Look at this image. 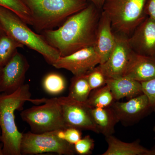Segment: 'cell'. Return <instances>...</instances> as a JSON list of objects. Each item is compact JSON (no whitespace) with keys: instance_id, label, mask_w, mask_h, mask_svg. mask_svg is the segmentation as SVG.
Masks as SVG:
<instances>
[{"instance_id":"cell-1","label":"cell","mask_w":155,"mask_h":155,"mask_svg":"<svg viewBox=\"0 0 155 155\" xmlns=\"http://www.w3.org/2000/svg\"><path fill=\"white\" fill-rule=\"evenodd\" d=\"M101 11L89 3L83 10L68 17L58 29L45 31L41 35L61 57L95 46Z\"/></svg>"},{"instance_id":"cell-2","label":"cell","mask_w":155,"mask_h":155,"mask_svg":"<svg viewBox=\"0 0 155 155\" xmlns=\"http://www.w3.org/2000/svg\"><path fill=\"white\" fill-rule=\"evenodd\" d=\"M31 96L28 84H24L10 94H0L2 155H21L20 144L22 133L19 132L16 125L15 112L22 110L26 102H31Z\"/></svg>"},{"instance_id":"cell-3","label":"cell","mask_w":155,"mask_h":155,"mask_svg":"<svg viewBox=\"0 0 155 155\" xmlns=\"http://www.w3.org/2000/svg\"><path fill=\"white\" fill-rule=\"evenodd\" d=\"M30 12L31 26L38 32L53 29L83 10L87 0H22Z\"/></svg>"},{"instance_id":"cell-4","label":"cell","mask_w":155,"mask_h":155,"mask_svg":"<svg viewBox=\"0 0 155 155\" xmlns=\"http://www.w3.org/2000/svg\"><path fill=\"white\" fill-rule=\"evenodd\" d=\"M0 25L9 36L40 54L50 65L53 66L61 57L59 52L50 45L41 34L30 29L14 12L1 6Z\"/></svg>"},{"instance_id":"cell-5","label":"cell","mask_w":155,"mask_h":155,"mask_svg":"<svg viewBox=\"0 0 155 155\" xmlns=\"http://www.w3.org/2000/svg\"><path fill=\"white\" fill-rule=\"evenodd\" d=\"M147 0H106L102 11L109 16L114 33L127 38L147 17Z\"/></svg>"},{"instance_id":"cell-6","label":"cell","mask_w":155,"mask_h":155,"mask_svg":"<svg viewBox=\"0 0 155 155\" xmlns=\"http://www.w3.org/2000/svg\"><path fill=\"white\" fill-rule=\"evenodd\" d=\"M44 103L22 111L20 116L28 124L31 132L42 133L67 128L62 115L58 98L37 100L36 103Z\"/></svg>"},{"instance_id":"cell-7","label":"cell","mask_w":155,"mask_h":155,"mask_svg":"<svg viewBox=\"0 0 155 155\" xmlns=\"http://www.w3.org/2000/svg\"><path fill=\"white\" fill-rule=\"evenodd\" d=\"M58 130L42 133L31 131L22 133L20 144L21 155L55 153L60 155L75 153L74 145L61 138Z\"/></svg>"},{"instance_id":"cell-8","label":"cell","mask_w":155,"mask_h":155,"mask_svg":"<svg viewBox=\"0 0 155 155\" xmlns=\"http://www.w3.org/2000/svg\"><path fill=\"white\" fill-rule=\"evenodd\" d=\"M58 98L67 127H75L99 133L92 115V108L87 102L78 101L68 96Z\"/></svg>"},{"instance_id":"cell-9","label":"cell","mask_w":155,"mask_h":155,"mask_svg":"<svg viewBox=\"0 0 155 155\" xmlns=\"http://www.w3.org/2000/svg\"><path fill=\"white\" fill-rule=\"evenodd\" d=\"M115 34L116 43L114 49L107 60L99 65L107 79L124 76L134 53L128 43V38Z\"/></svg>"},{"instance_id":"cell-10","label":"cell","mask_w":155,"mask_h":155,"mask_svg":"<svg viewBox=\"0 0 155 155\" xmlns=\"http://www.w3.org/2000/svg\"><path fill=\"white\" fill-rule=\"evenodd\" d=\"M101 63L94 46L84 48L69 55L61 57L53 65L57 69H66L74 75L86 74Z\"/></svg>"},{"instance_id":"cell-11","label":"cell","mask_w":155,"mask_h":155,"mask_svg":"<svg viewBox=\"0 0 155 155\" xmlns=\"http://www.w3.org/2000/svg\"><path fill=\"white\" fill-rule=\"evenodd\" d=\"M29 67L27 59L17 51L3 67L0 94H10L23 86Z\"/></svg>"},{"instance_id":"cell-12","label":"cell","mask_w":155,"mask_h":155,"mask_svg":"<svg viewBox=\"0 0 155 155\" xmlns=\"http://www.w3.org/2000/svg\"><path fill=\"white\" fill-rule=\"evenodd\" d=\"M132 51L140 55L155 58V21L147 17L127 38Z\"/></svg>"},{"instance_id":"cell-13","label":"cell","mask_w":155,"mask_h":155,"mask_svg":"<svg viewBox=\"0 0 155 155\" xmlns=\"http://www.w3.org/2000/svg\"><path fill=\"white\" fill-rule=\"evenodd\" d=\"M111 107L119 122L126 125L138 122L152 111L148 99L143 93L126 102L115 101Z\"/></svg>"},{"instance_id":"cell-14","label":"cell","mask_w":155,"mask_h":155,"mask_svg":"<svg viewBox=\"0 0 155 155\" xmlns=\"http://www.w3.org/2000/svg\"><path fill=\"white\" fill-rule=\"evenodd\" d=\"M116 43V37L112 28L110 19L101 11L97 29L95 48L100 56L101 63H104L110 57Z\"/></svg>"},{"instance_id":"cell-15","label":"cell","mask_w":155,"mask_h":155,"mask_svg":"<svg viewBox=\"0 0 155 155\" xmlns=\"http://www.w3.org/2000/svg\"><path fill=\"white\" fill-rule=\"evenodd\" d=\"M126 76L139 82L155 78V58L134 54L126 70Z\"/></svg>"},{"instance_id":"cell-16","label":"cell","mask_w":155,"mask_h":155,"mask_svg":"<svg viewBox=\"0 0 155 155\" xmlns=\"http://www.w3.org/2000/svg\"><path fill=\"white\" fill-rule=\"evenodd\" d=\"M109 86L116 101L130 99L143 94L141 82L126 76L107 79Z\"/></svg>"},{"instance_id":"cell-17","label":"cell","mask_w":155,"mask_h":155,"mask_svg":"<svg viewBox=\"0 0 155 155\" xmlns=\"http://www.w3.org/2000/svg\"><path fill=\"white\" fill-rule=\"evenodd\" d=\"M108 148L102 155H146L148 150L140 144L139 140L127 143L113 135L106 137Z\"/></svg>"},{"instance_id":"cell-18","label":"cell","mask_w":155,"mask_h":155,"mask_svg":"<svg viewBox=\"0 0 155 155\" xmlns=\"http://www.w3.org/2000/svg\"><path fill=\"white\" fill-rule=\"evenodd\" d=\"M91 113L99 133L105 137L113 135L119 120L112 107L92 108Z\"/></svg>"},{"instance_id":"cell-19","label":"cell","mask_w":155,"mask_h":155,"mask_svg":"<svg viewBox=\"0 0 155 155\" xmlns=\"http://www.w3.org/2000/svg\"><path fill=\"white\" fill-rule=\"evenodd\" d=\"M91 91L86 74L74 75L67 96L78 101L86 102Z\"/></svg>"},{"instance_id":"cell-20","label":"cell","mask_w":155,"mask_h":155,"mask_svg":"<svg viewBox=\"0 0 155 155\" xmlns=\"http://www.w3.org/2000/svg\"><path fill=\"white\" fill-rule=\"evenodd\" d=\"M116 101L110 89L106 84L91 91L86 102L91 108H102L111 107Z\"/></svg>"},{"instance_id":"cell-21","label":"cell","mask_w":155,"mask_h":155,"mask_svg":"<svg viewBox=\"0 0 155 155\" xmlns=\"http://www.w3.org/2000/svg\"><path fill=\"white\" fill-rule=\"evenodd\" d=\"M24 46L5 32L0 38V67L3 69L10 61L18 48Z\"/></svg>"},{"instance_id":"cell-22","label":"cell","mask_w":155,"mask_h":155,"mask_svg":"<svg viewBox=\"0 0 155 155\" xmlns=\"http://www.w3.org/2000/svg\"><path fill=\"white\" fill-rule=\"evenodd\" d=\"M42 86L44 91L51 95H58L66 89L67 82L63 75L56 72L47 74L43 79Z\"/></svg>"},{"instance_id":"cell-23","label":"cell","mask_w":155,"mask_h":155,"mask_svg":"<svg viewBox=\"0 0 155 155\" xmlns=\"http://www.w3.org/2000/svg\"><path fill=\"white\" fill-rule=\"evenodd\" d=\"M0 6L11 10L28 25H31L30 12L22 0H0Z\"/></svg>"},{"instance_id":"cell-24","label":"cell","mask_w":155,"mask_h":155,"mask_svg":"<svg viewBox=\"0 0 155 155\" xmlns=\"http://www.w3.org/2000/svg\"><path fill=\"white\" fill-rule=\"evenodd\" d=\"M87 78L91 91L106 85L107 78L99 65L86 73Z\"/></svg>"},{"instance_id":"cell-25","label":"cell","mask_w":155,"mask_h":155,"mask_svg":"<svg viewBox=\"0 0 155 155\" xmlns=\"http://www.w3.org/2000/svg\"><path fill=\"white\" fill-rule=\"evenodd\" d=\"M94 147V141L90 135H86L74 145L75 153L80 155L91 154Z\"/></svg>"},{"instance_id":"cell-26","label":"cell","mask_w":155,"mask_h":155,"mask_svg":"<svg viewBox=\"0 0 155 155\" xmlns=\"http://www.w3.org/2000/svg\"><path fill=\"white\" fill-rule=\"evenodd\" d=\"M141 83L143 93L148 99L152 110L155 113V78Z\"/></svg>"},{"instance_id":"cell-27","label":"cell","mask_w":155,"mask_h":155,"mask_svg":"<svg viewBox=\"0 0 155 155\" xmlns=\"http://www.w3.org/2000/svg\"><path fill=\"white\" fill-rule=\"evenodd\" d=\"M81 130L75 127H67L64 130V139L74 145L81 138Z\"/></svg>"},{"instance_id":"cell-28","label":"cell","mask_w":155,"mask_h":155,"mask_svg":"<svg viewBox=\"0 0 155 155\" xmlns=\"http://www.w3.org/2000/svg\"><path fill=\"white\" fill-rule=\"evenodd\" d=\"M145 12L147 17L155 21V0H147Z\"/></svg>"},{"instance_id":"cell-29","label":"cell","mask_w":155,"mask_h":155,"mask_svg":"<svg viewBox=\"0 0 155 155\" xmlns=\"http://www.w3.org/2000/svg\"><path fill=\"white\" fill-rule=\"evenodd\" d=\"M89 3L93 4L97 8L102 10L106 0H87Z\"/></svg>"},{"instance_id":"cell-30","label":"cell","mask_w":155,"mask_h":155,"mask_svg":"<svg viewBox=\"0 0 155 155\" xmlns=\"http://www.w3.org/2000/svg\"><path fill=\"white\" fill-rule=\"evenodd\" d=\"M5 31L3 30L2 26L0 25V38L2 36V35L5 33ZM2 69L1 67H0V85H1V82L2 80Z\"/></svg>"},{"instance_id":"cell-31","label":"cell","mask_w":155,"mask_h":155,"mask_svg":"<svg viewBox=\"0 0 155 155\" xmlns=\"http://www.w3.org/2000/svg\"><path fill=\"white\" fill-rule=\"evenodd\" d=\"M146 155H155V146L152 148L151 149L148 150Z\"/></svg>"},{"instance_id":"cell-32","label":"cell","mask_w":155,"mask_h":155,"mask_svg":"<svg viewBox=\"0 0 155 155\" xmlns=\"http://www.w3.org/2000/svg\"><path fill=\"white\" fill-rule=\"evenodd\" d=\"M1 135V134H0ZM2 143H0V155H2Z\"/></svg>"},{"instance_id":"cell-33","label":"cell","mask_w":155,"mask_h":155,"mask_svg":"<svg viewBox=\"0 0 155 155\" xmlns=\"http://www.w3.org/2000/svg\"><path fill=\"white\" fill-rule=\"evenodd\" d=\"M153 130L154 132L155 133V125L154 126L153 128ZM154 139L155 140V137H154Z\"/></svg>"}]
</instances>
